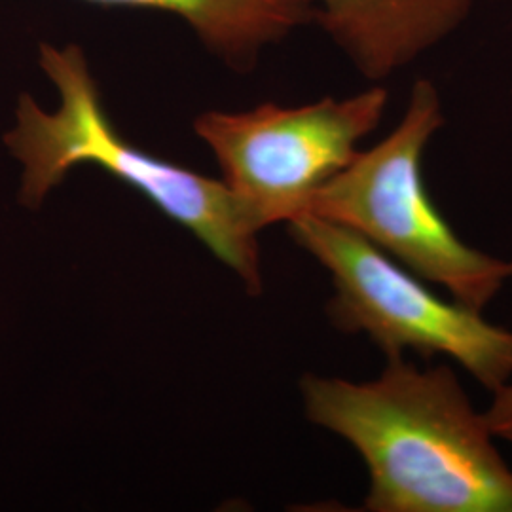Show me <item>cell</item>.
I'll list each match as a JSON object with an SVG mask.
<instances>
[{"mask_svg":"<svg viewBox=\"0 0 512 512\" xmlns=\"http://www.w3.org/2000/svg\"><path fill=\"white\" fill-rule=\"evenodd\" d=\"M289 232L332 275L329 315L338 329L365 332L387 359L450 357L490 391L511 380V330L431 293L418 275L348 226L304 213L289 220Z\"/></svg>","mask_w":512,"mask_h":512,"instance_id":"4","label":"cell"},{"mask_svg":"<svg viewBox=\"0 0 512 512\" xmlns=\"http://www.w3.org/2000/svg\"><path fill=\"white\" fill-rule=\"evenodd\" d=\"M308 418L370 473L366 511L512 512V469L450 366L387 359L374 382L306 376Z\"/></svg>","mask_w":512,"mask_h":512,"instance_id":"1","label":"cell"},{"mask_svg":"<svg viewBox=\"0 0 512 512\" xmlns=\"http://www.w3.org/2000/svg\"><path fill=\"white\" fill-rule=\"evenodd\" d=\"M484 420L495 439L507 440L512 444V378L507 384L495 389L494 401L486 410Z\"/></svg>","mask_w":512,"mask_h":512,"instance_id":"8","label":"cell"},{"mask_svg":"<svg viewBox=\"0 0 512 512\" xmlns=\"http://www.w3.org/2000/svg\"><path fill=\"white\" fill-rule=\"evenodd\" d=\"M109 8H147L184 19L205 48L239 71L258 52L315 19L311 0H82Z\"/></svg>","mask_w":512,"mask_h":512,"instance_id":"7","label":"cell"},{"mask_svg":"<svg viewBox=\"0 0 512 512\" xmlns=\"http://www.w3.org/2000/svg\"><path fill=\"white\" fill-rule=\"evenodd\" d=\"M315 21L370 80H382L450 37L475 0H311Z\"/></svg>","mask_w":512,"mask_h":512,"instance_id":"6","label":"cell"},{"mask_svg":"<svg viewBox=\"0 0 512 512\" xmlns=\"http://www.w3.org/2000/svg\"><path fill=\"white\" fill-rule=\"evenodd\" d=\"M384 88L304 107L264 103L247 112L209 110L196 118L198 137L213 150L224 184L256 230L306 213L313 194L357 154L378 128Z\"/></svg>","mask_w":512,"mask_h":512,"instance_id":"5","label":"cell"},{"mask_svg":"<svg viewBox=\"0 0 512 512\" xmlns=\"http://www.w3.org/2000/svg\"><path fill=\"white\" fill-rule=\"evenodd\" d=\"M442 124L437 88L418 80L399 126L376 147L357 152L313 194L306 213L348 226L408 272L482 311L511 279L512 260L463 243L431 200L423 152Z\"/></svg>","mask_w":512,"mask_h":512,"instance_id":"3","label":"cell"},{"mask_svg":"<svg viewBox=\"0 0 512 512\" xmlns=\"http://www.w3.org/2000/svg\"><path fill=\"white\" fill-rule=\"evenodd\" d=\"M40 67L59 90L61 105L46 112L29 93L19 97L18 124L4 143L23 165L21 203L38 207L73 167L97 165L188 228L238 272L249 293H260L258 230L224 181L152 156L122 137L103 107L80 46L42 44Z\"/></svg>","mask_w":512,"mask_h":512,"instance_id":"2","label":"cell"}]
</instances>
